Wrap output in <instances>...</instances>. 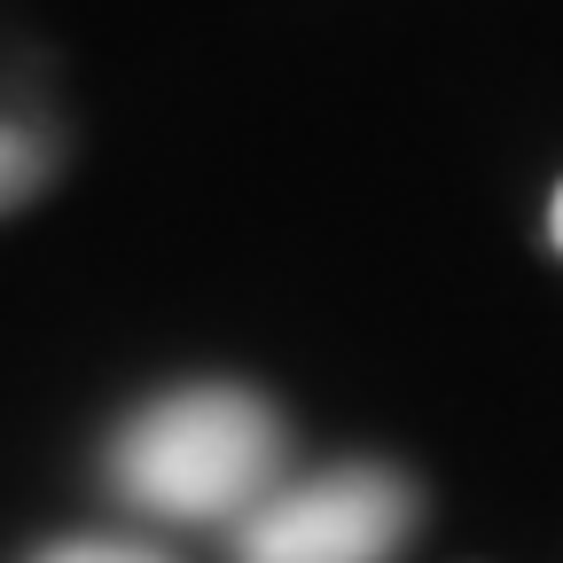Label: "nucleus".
Segmentation results:
<instances>
[{
  "label": "nucleus",
  "instance_id": "nucleus-2",
  "mask_svg": "<svg viewBox=\"0 0 563 563\" xmlns=\"http://www.w3.org/2000/svg\"><path fill=\"white\" fill-rule=\"evenodd\" d=\"M422 501L384 462H344L266 493L235 532V563H391Z\"/></svg>",
  "mask_w": 563,
  "mask_h": 563
},
{
  "label": "nucleus",
  "instance_id": "nucleus-5",
  "mask_svg": "<svg viewBox=\"0 0 563 563\" xmlns=\"http://www.w3.org/2000/svg\"><path fill=\"white\" fill-rule=\"evenodd\" d=\"M548 235H555V251H563V188H555V203H548Z\"/></svg>",
  "mask_w": 563,
  "mask_h": 563
},
{
  "label": "nucleus",
  "instance_id": "nucleus-1",
  "mask_svg": "<svg viewBox=\"0 0 563 563\" xmlns=\"http://www.w3.org/2000/svg\"><path fill=\"white\" fill-rule=\"evenodd\" d=\"M282 470V415L243 384H188L150 399L110 439V485L165 525L251 517Z\"/></svg>",
  "mask_w": 563,
  "mask_h": 563
},
{
  "label": "nucleus",
  "instance_id": "nucleus-3",
  "mask_svg": "<svg viewBox=\"0 0 563 563\" xmlns=\"http://www.w3.org/2000/svg\"><path fill=\"white\" fill-rule=\"evenodd\" d=\"M40 180H47V141L32 125H16V118H0V211L24 203Z\"/></svg>",
  "mask_w": 563,
  "mask_h": 563
},
{
  "label": "nucleus",
  "instance_id": "nucleus-4",
  "mask_svg": "<svg viewBox=\"0 0 563 563\" xmlns=\"http://www.w3.org/2000/svg\"><path fill=\"white\" fill-rule=\"evenodd\" d=\"M32 563H173V555L141 548V540H55V548H40Z\"/></svg>",
  "mask_w": 563,
  "mask_h": 563
}]
</instances>
